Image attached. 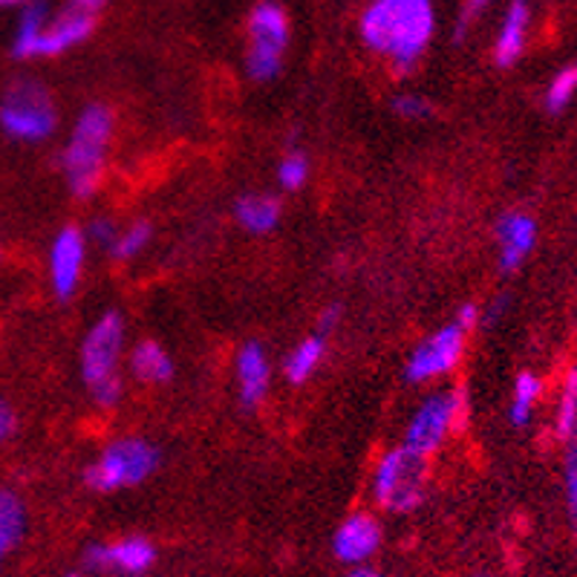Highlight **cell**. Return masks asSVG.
<instances>
[{
    "label": "cell",
    "mask_w": 577,
    "mask_h": 577,
    "mask_svg": "<svg viewBox=\"0 0 577 577\" xmlns=\"http://www.w3.org/2000/svg\"><path fill=\"white\" fill-rule=\"evenodd\" d=\"M272 388V364L263 344L252 341L237 352V390L243 408H257Z\"/></svg>",
    "instance_id": "15"
},
{
    "label": "cell",
    "mask_w": 577,
    "mask_h": 577,
    "mask_svg": "<svg viewBox=\"0 0 577 577\" xmlns=\"http://www.w3.org/2000/svg\"><path fill=\"white\" fill-rule=\"evenodd\" d=\"M234 217L248 234H268L281 223V203L268 194H243L234 205Z\"/></svg>",
    "instance_id": "17"
},
{
    "label": "cell",
    "mask_w": 577,
    "mask_h": 577,
    "mask_svg": "<svg viewBox=\"0 0 577 577\" xmlns=\"http://www.w3.org/2000/svg\"><path fill=\"white\" fill-rule=\"evenodd\" d=\"M18 3H27V0H0V9H7V7H18Z\"/></svg>",
    "instance_id": "35"
},
{
    "label": "cell",
    "mask_w": 577,
    "mask_h": 577,
    "mask_svg": "<svg viewBox=\"0 0 577 577\" xmlns=\"http://www.w3.org/2000/svg\"><path fill=\"white\" fill-rule=\"evenodd\" d=\"M130 370L145 384H165L174 379V361L156 341H141L130 352Z\"/></svg>",
    "instance_id": "19"
},
{
    "label": "cell",
    "mask_w": 577,
    "mask_h": 577,
    "mask_svg": "<svg viewBox=\"0 0 577 577\" xmlns=\"http://www.w3.org/2000/svg\"><path fill=\"white\" fill-rule=\"evenodd\" d=\"M393 110L395 116H402V119L408 121H422L433 114L430 101L424 99V96H419V92H402V96H395Z\"/></svg>",
    "instance_id": "27"
},
{
    "label": "cell",
    "mask_w": 577,
    "mask_h": 577,
    "mask_svg": "<svg viewBox=\"0 0 577 577\" xmlns=\"http://www.w3.org/2000/svg\"><path fill=\"white\" fill-rule=\"evenodd\" d=\"M473 577H491V575H473Z\"/></svg>",
    "instance_id": "37"
},
{
    "label": "cell",
    "mask_w": 577,
    "mask_h": 577,
    "mask_svg": "<svg viewBox=\"0 0 577 577\" xmlns=\"http://www.w3.org/2000/svg\"><path fill=\"white\" fill-rule=\"evenodd\" d=\"M346 577H381L379 571H373V569H364V566H359V569H352L350 575Z\"/></svg>",
    "instance_id": "34"
},
{
    "label": "cell",
    "mask_w": 577,
    "mask_h": 577,
    "mask_svg": "<svg viewBox=\"0 0 577 577\" xmlns=\"http://www.w3.org/2000/svg\"><path fill=\"white\" fill-rule=\"evenodd\" d=\"M537 226L535 219L522 212H508L497 219V243H500L502 272H517L531 248H535Z\"/></svg>",
    "instance_id": "14"
},
{
    "label": "cell",
    "mask_w": 577,
    "mask_h": 577,
    "mask_svg": "<svg viewBox=\"0 0 577 577\" xmlns=\"http://www.w3.org/2000/svg\"><path fill=\"white\" fill-rule=\"evenodd\" d=\"M288 14L275 0H261L248 14V47H246V72L254 81H272L283 70L286 56Z\"/></svg>",
    "instance_id": "6"
},
{
    "label": "cell",
    "mask_w": 577,
    "mask_h": 577,
    "mask_svg": "<svg viewBox=\"0 0 577 577\" xmlns=\"http://www.w3.org/2000/svg\"><path fill=\"white\" fill-rule=\"evenodd\" d=\"M381 546V526L373 515L355 511L346 517L339 526L335 537H332V551L341 564L361 566L379 551Z\"/></svg>",
    "instance_id": "12"
},
{
    "label": "cell",
    "mask_w": 577,
    "mask_h": 577,
    "mask_svg": "<svg viewBox=\"0 0 577 577\" xmlns=\"http://www.w3.org/2000/svg\"><path fill=\"white\" fill-rule=\"evenodd\" d=\"M542 395V381L535 373H520L515 381V393H511V424L515 428H526L531 422V413H535V404L540 402Z\"/></svg>",
    "instance_id": "22"
},
{
    "label": "cell",
    "mask_w": 577,
    "mask_h": 577,
    "mask_svg": "<svg viewBox=\"0 0 577 577\" xmlns=\"http://www.w3.org/2000/svg\"><path fill=\"white\" fill-rule=\"evenodd\" d=\"M23 531H27L23 502L18 500V493L0 491V566L18 549V542L23 540Z\"/></svg>",
    "instance_id": "21"
},
{
    "label": "cell",
    "mask_w": 577,
    "mask_h": 577,
    "mask_svg": "<svg viewBox=\"0 0 577 577\" xmlns=\"http://www.w3.org/2000/svg\"><path fill=\"white\" fill-rule=\"evenodd\" d=\"M464 410H468V399H464L462 390H442V393L428 395L410 419L404 444L430 457L444 439L451 437V430L462 422Z\"/></svg>",
    "instance_id": "8"
},
{
    "label": "cell",
    "mask_w": 577,
    "mask_h": 577,
    "mask_svg": "<svg viewBox=\"0 0 577 577\" xmlns=\"http://www.w3.org/2000/svg\"><path fill=\"white\" fill-rule=\"evenodd\" d=\"M110 136H114V116L107 107L90 105L81 110L61 156L63 176L76 197H92L99 190L105 179Z\"/></svg>",
    "instance_id": "2"
},
{
    "label": "cell",
    "mask_w": 577,
    "mask_h": 577,
    "mask_svg": "<svg viewBox=\"0 0 577 577\" xmlns=\"http://www.w3.org/2000/svg\"><path fill=\"white\" fill-rule=\"evenodd\" d=\"M575 439H577V428H575Z\"/></svg>",
    "instance_id": "39"
},
{
    "label": "cell",
    "mask_w": 577,
    "mask_h": 577,
    "mask_svg": "<svg viewBox=\"0 0 577 577\" xmlns=\"http://www.w3.org/2000/svg\"><path fill=\"white\" fill-rule=\"evenodd\" d=\"M87 261V237L78 228H61L50 248V281L58 297H72Z\"/></svg>",
    "instance_id": "11"
},
{
    "label": "cell",
    "mask_w": 577,
    "mask_h": 577,
    "mask_svg": "<svg viewBox=\"0 0 577 577\" xmlns=\"http://www.w3.org/2000/svg\"><path fill=\"white\" fill-rule=\"evenodd\" d=\"M50 9L43 0H29L23 7L21 18H18V27H14V38H12V52L18 58H36L38 52V41L43 36V27L50 21Z\"/></svg>",
    "instance_id": "18"
},
{
    "label": "cell",
    "mask_w": 577,
    "mask_h": 577,
    "mask_svg": "<svg viewBox=\"0 0 577 577\" xmlns=\"http://www.w3.org/2000/svg\"><path fill=\"white\" fill-rule=\"evenodd\" d=\"M575 90H577L575 72L571 70L557 72V76L551 78L549 90H546V107H549L551 114H560V110H566L569 101L575 99Z\"/></svg>",
    "instance_id": "26"
},
{
    "label": "cell",
    "mask_w": 577,
    "mask_h": 577,
    "mask_svg": "<svg viewBox=\"0 0 577 577\" xmlns=\"http://www.w3.org/2000/svg\"><path fill=\"white\" fill-rule=\"evenodd\" d=\"M571 72H575V81H577V63H575V70H571Z\"/></svg>",
    "instance_id": "36"
},
{
    "label": "cell",
    "mask_w": 577,
    "mask_h": 577,
    "mask_svg": "<svg viewBox=\"0 0 577 577\" xmlns=\"http://www.w3.org/2000/svg\"><path fill=\"white\" fill-rule=\"evenodd\" d=\"M464 339H468V330L453 317L451 324H444L442 330H437L430 339L415 346L413 355L404 364V379L422 384V381H437L453 373L464 352Z\"/></svg>",
    "instance_id": "9"
},
{
    "label": "cell",
    "mask_w": 577,
    "mask_h": 577,
    "mask_svg": "<svg viewBox=\"0 0 577 577\" xmlns=\"http://www.w3.org/2000/svg\"><path fill=\"white\" fill-rule=\"evenodd\" d=\"M326 352V335L324 332H315L310 339H303L295 350L286 355V364H283V373L292 384H303L317 373V366L324 361Z\"/></svg>",
    "instance_id": "20"
},
{
    "label": "cell",
    "mask_w": 577,
    "mask_h": 577,
    "mask_svg": "<svg viewBox=\"0 0 577 577\" xmlns=\"http://www.w3.org/2000/svg\"><path fill=\"white\" fill-rule=\"evenodd\" d=\"M564 486H566V508H569L571 526H575L577 531V448H569V451H566Z\"/></svg>",
    "instance_id": "28"
},
{
    "label": "cell",
    "mask_w": 577,
    "mask_h": 577,
    "mask_svg": "<svg viewBox=\"0 0 577 577\" xmlns=\"http://www.w3.org/2000/svg\"><path fill=\"white\" fill-rule=\"evenodd\" d=\"M14 428H18V415H14L12 404L0 399V444L7 442L9 437H12Z\"/></svg>",
    "instance_id": "31"
},
{
    "label": "cell",
    "mask_w": 577,
    "mask_h": 577,
    "mask_svg": "<svg viewBox=\"0 0 577 577\" xmlns=\"http://www.w3.org/2000/svg\"><path fill=\"white\" fill-rule=\"evenodd\" d=\"M359 32L366 50L388 58L399 76H410L437 32L433 0H370Z\"/></svg>",
    "instance_id": "1"
},
{
    "label": "cell",
    "mask_w": 577,
    "mask_h": 577,
    "mask_svg": "<svg viewBox=\"0 0 577 577\" xmlns=\"http://www.w3.org/2000/svg\"><path fill=\"white\" fill-rule=\"evenodd\" d=\"M528 21H531V9H528V0H511L506 18H502L500 36L493 43V61L500 67H511L517 58L526 50L528 38Z\"/></svg>",
    "instance_id": "16"
},
{
    "label": "cell",
    "mask_w": 577,
    "mask_h": 577,
    "mask_svg": "<svg viewBox=\"0 0 577 577\" xmlns=\"http://www.w3.org/2000/svg\"><path fill=\"white\" fill-rule=\"evenodd\" d=\"M90 32H92V12L70 7L67 12L58 14L56 21H47L41 41H38L36 58L63 56V52H70L72 47H78L81 41H87Z\"/></svg>",
    "instance_id": "13"
},
{
    "label": "cell",
    "mask_w": 577,
    "mask_h": 577,
    "mask_svg": "<svg viewBox=\"0 0 577 577\" xmlns=\"http://www.w3.org/2000/svg\"><path fill=\"white\" fill-rule=\"evenodd\" d=\"M105 3H107V0H72V7L85 9V12H99Z\"/></svg>",
    "instance_id": "33"
},
{
    "label": "cell",
    "mask_w": 577,
    "mask_h": 577,
    "mask_svg": "<svg viewBox=\"0 0 577 577\" xmlns=\"http://www.w3.org/2000/svg\"><path fill=\"white\" fill-rule=\"evenodd\" d=\"M457 321L464 326V330L471 332L473 326H477V321H479V310H477V306H473V303H464L462 310L457 312Z\"/></svg>",
    "instance_id": "32"
},
{
    "label": "cell",
    "mask_w": 577,
    "mask_h": 577,
    "mask_svg": "<svg viewBox=\"0 0 577 577\" xmlns=\"http://www.w3.org/2000/svg\"><path fill=\"white\" fill-rule=\"evenodd\" d=\"M150 237H154V228H150V223L139 219V223H130L127 228H119V234H116V239H114V246L107 248V252H110L114 261H134L136 254H141L145 248H148Z\"/></svg>",
    "instance_id": "23"
},
{
    "label": "cell",
    "mask_w": 577,
    "mask_h": 577,
    "mask_svg": "<svg viewBox=\"0 0 577 577\" xmlns=\"http://www.w3.org/2000/svg\"><path fill=\"white\" fill-rule=\"evenodd\" d=\"M116 234H119V226H116L114 219H107V217H96L90 223V228H87V243H96V246L101 248H110L114 246V239Z\"/></svg>",
    "instance_id": "29"
},
{
    "label": "cell",
    "mask_w": 577,
    "mask_h": 577,
    "mask_svg": "<svg viewBox=\"0 0 577 577\" xmlns=\"http://www.w3.org/2000/svg\"><path fill=\"white\" fill-rule=\"evenodd\" d=\"M159 468V451L145 439H119L110 442L99 459L87 468L85 479L92 491L110 493L134 488Z\"/></svg>",
    "instance_id": "7"
},
{
    "label": "cell",
    "mask_w": 577,
    "mask_h": 577,
    "mask_svg": "<svg viewBox=\"0 0 577 577\" xmlns=\"http://www.w3.org/2000/svg\"><path fill=\"white\" fill-rule=\"evenodd\" d=\"M70 577H85V575H70Z\"/></svg>",
    "instance_id": "38"
},
{
    "label": "cell",
    "mask_w": 577,
    "mask_h": 577,
    "mask_svg": "<svg viewBox=\"0 0 577 577\" xmlns=\"http://www.w3.org/2000/svg\"><path fill=\"white\" fill-rule=\"evenodd\" d=\"M488 3H491V0H464V7L462 12H459V21H457V38H464V32L471 29V23L477 21L479 14L486 12Z\"/></svg>",
    "instance_id": "30"
},
{
    "label": "cell",
    "mask_w": 577,
    "mask_h": 577,
    "mask_svg": "<svg viewBox=\"0 0 577 577\" xmlns=\"http://www.w3.org/2000/svg\"><path fill=\"white\" fill-rule=\"evenodd\" d=\"M428 491V457L408 444L393 448L379 459L373 473V500L384 511L408 515L422 506Z\"/></svg>",
    "instance_id": "4"
},
{
    "label": "cell",
    "mask_w": 577,
    "mask_h": 577,
    "mask_svg": "<svg viewBox=\"0 0 577 577\" xmlns=\"http://www.w3.org/2000/svg\"><path fill=\"white\" fill-rule=\"evenodd\" d=\"M557 439L560 442H571L577 428V373H571L560 393V408H557Z\"/></svg>",
    "instance_id": "24"
},
{
    "label": "cell",
    "mask_w": 577,
    "mask_h": 577,
    "mask_svg": "<svg viewBox=\"0 0 577 577\" xmlns=\"http://www.w3.org/2000/svg\"><path fill=\"white\" fill-rule=\"evenodd\" d=\"M0 127L18 141L50 139L58 127V110L50 90L32 78L14 81L0 99Z\"/></svg>",
    "instance_id": "5"
},
{
    "label": "cell",
    "mask_w": 577,
    "mask_h": 577,
    "mask_svg": "<svg viewBox=\"0 0 577 577\" xmlns=\"http://www.w3.org/2000/svg\"><path fill=\"white\" fill-rule=\"evenodd\" d=\"M156 564L154 542L145 537H121L116 542H92L85 549V566L90 571L119 577H139Z\"/></svg>",
    "instance_id": "10"
},
{
    "label": "cell",
    "mask_w": 577,
    "mask_h": 577,
    "mask_svg": "<svg viewBox=\"0 0 577 577\" xmlns=\"http://www.w3.org/2000/svg\"><path fill=\"white\" fill-rule=\"evenodd\" d=\"M121 346H125V321L119 312H105L81 344V379L101 408H114L121 399Z\"/></svg>",
    "instance_id": "3"
},
{
    "label": "cell",
    "mask_w": 577,
    "mask_h": 577,
    "mask_svg": "<svg viewBox=\"0 0 577 577\" xmlns=\"http://www.w3.org/2000/svg\"><path fill=\"white\" fill-rule=\"evenodd\" d=\"M310 179V159L301 150H288L277 165V183L283 190H297Z\"/></svg>",
    "instance_id": "25"
}]
</instances>
